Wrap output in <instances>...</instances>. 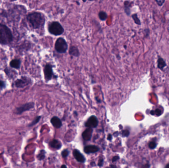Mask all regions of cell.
<instances>
[{"mask_svg":"<svg viewBox=\"0 0 169 168\" xmlns=\"http://www.w3.org/2000/svg\"><path fill=\"white\" fill-rule=\"evenodd\" d=\"M27 20L34 29L43 28L46 20L45 16L39 12H33L27 16Z\"/></svg>","mask_w":169,"mask_h":168,"instance_id":"cell-1","label":"cell"},{"mask_svg":"<svg viewBox=\"0 0 169 168\" xmlns=\"http://www.w3.org/2000/svg\"><path fill=\"white\" fill-rule=\"evenodd\" d=\"M13 40L12 33L9 27L0 23V43L8 45Z\"/></svg>","mask_w":169,"mask_h":168,"instance_id":"cell-2","label":"cell"},{"mask_svg":"<svg viewBox=\"0 0 169 168\" xmlns=\"http://www.w3.org/2000/svg\"><path fill=\"white\" fill-rule=\"evenodd\" d=\"M48 31L52 35L58 36L64 33V29L58 21H53L48 24Z\"/></svg>","mask_w":169,"mask_h":168,"instance_id":"cell-3","label":"cell"},{"mask_svg":"<svg viewBox=\"0 0 169 168\" xmlns=\"http://www.w3.org/2000/svg\"><path fill=\"white\" fill-rule=\"evenodd\" d=\"M67 42L63 38L59 37L57 38L54 43L55 50L59 53H65L67 51Z\"/></svg>","mask_w":169,"mask_h":168,"instance_id":"cell-4","label":"cell"},{"mask_svg":"<svg viewBox=\"0 0 169 168\" xmlns=\"http://www.w3.org/2000/svg\"><path fill=\"white\" fill-rule=\"evenodd\" d=\"M31 83V79L28 77H22L14 82V85L17 88H22L28 86Z\"/></svg>","mask_w":169,"mask_h":168,"instance_id":"cell-5","label":"cell"},{"mask_svg":"<svg viewBox=\"0 0 169 168\" xmlns=\"http://www.w3.org/2000/svg\"><path fill=\"white\" fill-rule=\"evenodd\" d=\"M34 107V103L33 102H29L24 104L20 107H17L15 109V113L16 114H21L24 112L29 111Z\"/></svg>","mask_w":169,"mask_h":168,"instance_id":"cell-6","label":"cell"},{"mask_svg":"<svg viewBox=\"0 0 169 168\" xmlns=\"http://www.w3.org/2000/svg\"><path fill=\"white\" fill-rule=\"evenodd\" d=\"M43 72L45 75V78L46 81H48L52 78L53 75V66L51 64H48L45 66L43 69Z\"/></svg>","mask_w":169,"mask_h":168,"instance_id":"cell-7","label":"cell"},{"mask_svg":"<svg viewBox=\"0 0 169 168\" xmlns=\"http://www.w3.org/2000/svg\"><path fill=\"white\" fill-rule=\"evenodd\" d=\"M98 122L97 118L95 116H92L89 118L85 123V126L86 127L89 128H94L98 126Z\"/></svg>","mask_w":169,"mask_h":168,"instance_id":"cell-8","label":"cell"},{"mask_svg":"<svg viewBox=\"0 0 169 168\" xmlns=\"http://www.w3.org/2000/svg\"><path fill=\"white\" fill-rule=\"evenodd\" d=\"M93 128H88L85 131H84L82 134V137L84 140H90L92 138V134H93Z\"/></svg>","mask_w":169,"mask_h":168,"instance_id":"cell-9","label":"cell"},{"mask_svg":"<svg viewBox=\"0 0 169 168\" xmlns=\"http://www.w3.org/2000/svg\"><path fill=\"white\" fill-rule=\"evenodd\" d=\"M73 154L76 160H77V161L81 163H84L85 161V158L82 154L80 153V151L77 149H74L73 152Z\"/></svg>","mask_w":169,"mask_h":168,"instance_id":"cell-10","label":"cell"},{"mask_svg":"<svg viewBox=\"0 0 169 168\" xmlns=\"http://www.w3.org/2000/svg\"><path fill=\"white\" fill-rule=\"evenodd\" d=\"M69 54L71 56L78 57L80 55V51L77 47L75 46H71L69 49Z\"/></svg>","mask_w":169,"mask_h":168,"instance_id":"cell-11","label":"cell"},{"mask_svg":"<svg viewBox=\"0 0 169 168\" xmlns=\"http://www.w3.org/2000/svg\"><path fill=\"white\" fill-rule=\"evenodd\" d=\"M99 150V148L95 145H88L85 147L84 151L86 153H94Z\"/></svg>","mask_w":169,"mask_h":168,"instance_id":"cell-12","label":"cell"},{"mask_svg":"<svg viewBox=\"0 0 169 168\" xmlns=\"http://www.w3.org/2000/svg\"><path fill=\"white\" fill-rule=\"evenodd\" d=\"M51 123L56 128H60L62 126V122L61 119L57 117H53L51 119Z\"/></svg>","mask_w":169,"mask_h":168,"instance_id":"cell-13","label":"cell"},{"mask_svg":"<svg viewBox=\"0 0 169 168\" xmlns=\"http://www.w3.org/2000/svg\"><path fill=\"white\" fill-rule=\"evenodd\" d=\"M132 2H130L129 1L126 0L124 2V11L126 15L128 16H130V7H132Z\"/></svg>","mask_w":169,"mask_h":168,"instance_id":"cell-14","label":"cell"},{"mask_svg":"<svg viewBox=\"0 0 169 168\" xmlns=\"http://www.w3.org/2000/svg\"><path fill=\"white\" fill-rule=\"evenodd\" d=\"M10 65L12 68L19 69L21 67V60L18 59H13L10 62Z\"/></svg>","mask_w":169,"mask_h":168,"instance_id":"cell-15","label":"cell"},{"mask_svg":"<svg viewBox=\"0 0 169 168\" xmlns=\"http://www.w3.org/2000/svg\"><path fill=\"white\" fill-rule=\"evenodd\" d=\"M50 146L55 149H59L62 147V143L57 139H53L49 143Z\"/></svg>","mask_w":169,"mask_h":168,"instance_id":"cell-16","label":"cell"},{"mask_svg":"<svg viewBox=\"0 0 169 168\" xmlns=\"http://www.w3.org/2000/svg\"><path fill=\"white\" fill-rule=\"evenodd\" d=\"M166 66V63L164 59L162 58H159L158 59V68L162 70Z\"/></svg>","mask_w":169,"mask_h":168,"instance_id":"cell-17","label":"cell"},{"mask_svg":"<svg viewBox=\"0 0 169 168\" xmlns=\"http://www.w3.org/2000/svg\"><path fill=\"white\" fill-rule=\"evenodd\" d=\"M98 17H99V19L100 20L105 21L108 17V15L105 11H100L98 13Z\"/></svg>","mask_w":169,"mask_h":168,"instance_id":"cell-18","label":"cell"},{"mask_svg":"<svg viewBox=\"0 0 169 168\" xmlns=\"http://www.w3.org/2000/svg\"><path fill=\"white\" fill-rule=\"evenodd\" d=\"M132 17L135 24H137L138 25H141V22H140V20L138 17V15H137V13L132 15Z\"/></svg>","mask_w":169,"mask_h":168,"instance_id":"cell-19","label":"cell"},{"mask_svg":"<svg viewBox=\"0 0 169 168\" xmlns=\"http://www.w3.org/2000/svg\"><path fill=\"white\" fill-rule=\"evenodd\" d=\"M41 118V116H39V117H37L31 123L29 124V125H28V127H32V126L36 125L37 123L39 122Z\"/></svg>","mask_w":169,"mask_h":168,"instance_id":"cell-20","label":"cell"},{"mask_svg":"<svg viewBox=\"0 0 169 168\" xmlns=\"http://www.w3.org/2000/svg\"><path fill=\"white\" fill-rule=\"evenodd\" d=\"M45 150H42L40 151L39 154L37 155V158L39 160H42L45 157Z\"/></svg>","mask_w":169,"mask_h":168,"instance_id":"cell-21","label":"cell"},{"mask_svg":"<svg viewBox=\"0 0 169 168\" xmlns=\"http://www.w3.org/2000/svg\"><path fill=\"white\" fill-rule=\"evenodd\" d=\"M148 146L149 148L150 149H154V148H156V143H155V142H150V143L148 144Z\"/></svg>","mask_w":169,"mask_h":168,"instance_id":"cell-22","label":"cell"},{"mask_svg":"<svg viewBox=\"0 0 169 168\" xmlns=\"http://www.w3.org/2000/svg\"><path fill=\"white\" fill-rule=\"evenodd\" d=\"M69 151H68L67 149H65V150H63V151L62 152V156L63 157H66L69 154Z\"/></svg>","mask_w":169,"mask_h":168,"instance_id":"cell-23","label":"cell"},{"mask_svg":"<svg viewBox=\"0 0 169 168\" xmlns=\"http://www.w3.org/2000/svg\"><path fill=\"white\" fill-rule=\"evenodd\" d=\"M122 135L123 137H127L129 136L130 134L129 131L127 130H124L122 132Z\"/></svg>","mask_w":169,"mask_h":168,"instance_id":"cell-24","label":"cell"},{"mask_svg":"<svg viewBox=\"0 0 169 168\" xmlns=\"http://www.w3.org/2000/svg\"><path fill=\"white\" fill-rule=\"evenodd\" d=\"M6 86V83L5 81H1L0 80V88L2 89L4 88Z\"/></svg>","mask_w":169,"mask_h":168,"instance_id":"cell-25","label":"cell"},{"mask_svg":"<svg viewBox=\"0 0 169 168\" xmlns=\"http://www.w3.org/2000/svg\"><path fill=\"white\" fill-rule=\"evenodd\" d=\"M159 6H162L165 2V0H155Z\"/></svg>","mask_w":169,"mask_h":168,"instance_id":"cell-26","label":"cell"},{"mask_svg":"<svg viewBox=\"0 0 169 168\" xmlns=\"http://www.w3.org/2000/svg\"><path fill=\"white\" fill-rule=\"evenodd\" d=\"M154 112V114H156L157 115H160L161 114V111L159 109H156L155 111H153Z\"/></svg>","mask_w":169,"mask_h":168,"instance_id":"cell-27","label":"cell"},{"mask_svg":"<svg viewBox=\"0 0 169 168\" xmlns=\"http://www.w3.org/2000/svg\"><path fill=\"white\" fill-rule=\"evenodd\" d=\"M103 158H101L99 160L98 163V165L99 167H102L103 165Z\"/></svg>","mask_w":169,"mask_h":168,"instance_id":"cell-28","label":"cell"},{"mask_svg":"<svg viewBox=\"0 0 169 168\" xmlns=\"http://www.w3.org/2000/svg\"><path fill=\"white\" fill-rule=\"evenodd\" d=\"M119 157L118 156H115L113 157L112 159V161L113 162H116V161H118L119 159Z\"/></svg>","mask_w":169,"mask_h":168,"instance_id":"cell-29","label":"cell"},{"mask_svg":"<svg viewBox=\"0 0 169 168\" xmlns=\"http://www.w3.org/2000/svg\"><path fill=\"white\" fill-rule=\"evenodd\" d=\"M112 139V136H111V134H109L108 136V139L109 140H111Z\"/></svg>","mask_w":169,"mask_h":168,"instance_id":"cell-30","label":"cell"},{"mask_svg":"<svg viewBox=\"0 0 169 168\" xmlns=\"http://www.w3.org/2000/svg\"><path fill=\"white\" fill-rule=\"evenodd\" d=\"M62 168H63V167H65V168H66V166H65V165H62Z\"/></svg>","mask_w":169,"mask_h":168,"instance_id":"cell-31","label":"cell"},{"mask_svg":"<svg viewBox=\"0 0 169 168\" xmlns=\"http://www.w3.org/2000/svg\"><path fill=\"white\" fill-rule=\"evenodd\" d=\"M82 1L84 2H87V0H82Z\"/></svg>","mask_w":169,"mask_h":168,"instance_id":"cell-32","label":"cell"},{"mask_svg":"<svg viewBox=\"0 0 169 168\" xmlns=\"http://www.w3.org/2000/svg\"><path fill=\"white\" fill-rule=\"evenodd\" d=\"M10 1H11V2H15L16 1V0H10Z\"/></svg>","mask_w":169,"mask_h":168,"instance_id":"cell-33","label":"cell"},{"mask_svg":"<svg viewBox=\"0 0 169 168\" xmlns=\"http://www.w3.org/2000/svg\"><path fill=\"white\" fill-rule=\"evenodd\" d=\"M89 1L92 2V1H94V0H89Z\"/></svg>","mask_w":169,"mask_h":168,"instance_id":"cell-34","label":"cell"},{"mask_svg":"<svg viewBox=\"0 0 169 168\" xmlns=\"http://www.w3.org/2000/svg\"><path fill=\"white\" fill-rule=\"evenodd\" d=\"M0 1H1V0H0Z\"/></svg>","mask_w":169,"mask_h":168,"instance_id":"cell-35","label":"cell"}]
</instances>
